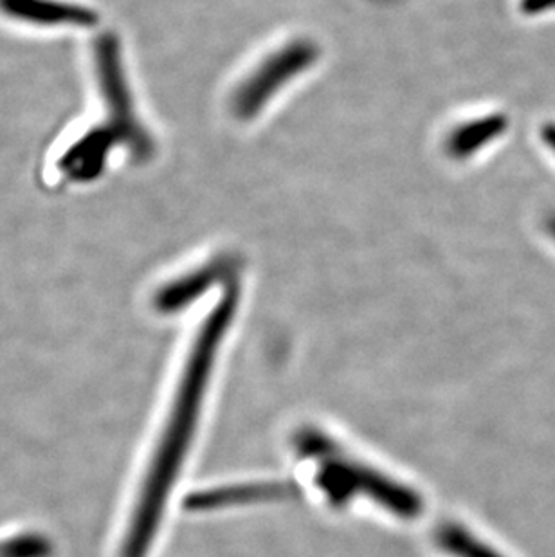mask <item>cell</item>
<instances>
[{
    "label": "cell",
    "mask_w": 555,
    "mask_h": 557,
    "mask_svg": "<svg viewBox=\"0 0 555 557\" xmlns=\"http://www.w3.org/2000/svg\"><path fill=\"white\" fill-rule=\"evenodd\" d=\"M235 307L236 295L230 290L200 329L194 352L184 373L177 403L172 411V419L168 422L163 442L153 457L147 482L143 485L136 515L125 540L123 557L147 556L163 515L168 493L175 480L177 469L181 468L184 453L188 449L213 356L221 337L225 334V329L230 326L231 318L235 314Z\"/></svg>",
    "instance_id": "1"
},
{
    "label": "cell",
    "mask_w": 555,
    "mask_h": 557,
    "mask_svg": "<svg viewBox=\"0 0 555 557\" xmlns=\"http://www.w3.org/2000/svg\"><path fill=\"white\" fill-rule=\"evenodd\" d=\"M95 62L109 114L106 122L79 137L58 161L60 172L78 183L98 180L106 169L107 156L114 147H125L137 163H145L156 153V141L134 109L123 71L120 40L112 33L96 40Z\"/></svg>",
    "instance_id": "2"
},
{
    "label": "cell",
    "mask_w": 555,
    "mask_h": 557,
    "mask_svg": "<svg viewBox=\"0 0 555 557\" xmlns=\"http://www.w3.org/2000/svg\"><path fill=\"white\" fill-rule=\"evenodd\" d=\"M320 59V48L312 40H291L263 59L242 79L231 96V112L238 120H252L273 100L291 79L312 67Z\"/></svg>",
    "instance_id": "3"
},
{
    "label": "cell",
    "mask_w": 555,
    "mask_h": 557,
    "mask_svg": "<svg viewBox=\"0 0 555 557\" xmlns=\"http://www.w3.org/2000/svg\"><path fill=\"white\" fill-rule=\"evenodd\" d=\"M0 11L37 26L95 27L100 21L95 10L60 0H0Z\"/></svg>",
    "instance_id": "4"
},
{
    "label": "cell",
    "mask_w": 555,
    "mask_h": 557,
    "mask_svg": "<svg viewBox=\"0 0 555 557\" xmlns=\"http://www.w3.org/2000/svg\"><path fill=\"white\" fill-rule=\"evenodd\" d=\"M224 271V263L213 262L184 274L183 278L173 280L156 295V309L163 314L183 310L192 301L197 300L200 295H205L211 285H215L219 280H222Z\"/></svg>",
    "instance_id": "5"
},
{
    "label": "cell",
    "mask_w": 555,
    "mask_h": 557,
    "mask_svg": "<svg viewBox=\"0 0 555 557\" xmlns=\"http://www.w3.org/2000/svg\"><path fill=\"white\" fill-rule=\"evenodd\" d=\"M507 125L508 120L503 114H491L461 123L445 137V152L449 158H471L472 153L498 139L503 132L507 131Z\"/></svg>",
    "instance_id": "6"
},
{
    "label": "cell",
    "mask_w": 555,
    "mask_h": 557,
    "mask_svg": "<svg viewBox=\"0 0 555 557\" xmlns=\"http://www.w3.org/2000/svg\"><path fill=\"white\" fill-rule=\"evenodd\" d=\"M445 545L451 548V553H456L461 557H499L498 554L491 553L480 543L472 542L461 534H453V532H449Z\"/></svg>",
    "instance_id": "7"
},
{
    "label": "cell",
    "mask_w": 555,
    "mask_h": 557,
    "mask_svg": "<svg viewBox=\"0 0 555 557\" xmlns=\"http://www.w3.org/2000/svg\"><path fill=\"white\" fill-rule=\"evenodd\" d=\"M48 554V543L40 537H22L5 545L4 556L8 557H44Z\"/></svg>",
    "instance_id": "8"
},
{
    "label": "cell",
    "mask_w": 555,
    "mask_h": 557,
    "mask_svg": "<svg viewBox=\"0 0 555 557\" xmlns=\"http://www.w3.org/2000/svg\"><path fill=\"white\" fill-rule=\"evenodd\" d=\"M519 10L523 11L525 15H541L555 10V0H521Z\"/></svg>",
    "instance_id": "9"
},
{
    "label": "cell",
    "mask_w": 555,
    "mask_h": 557,
    "mask_svg": "<svg viewBox=\"0 0 555 557\" xmlns=\"http://www.w3.org/2000/svg\"><path fill=\"white\" fill-rule=\"evenodd\" d=\"M541 136H543V141L546 143V147L552 148L555 152V123H546L543 131H541Z\"/></svg>",
    "instance_id": "10"
}]
</instances>
